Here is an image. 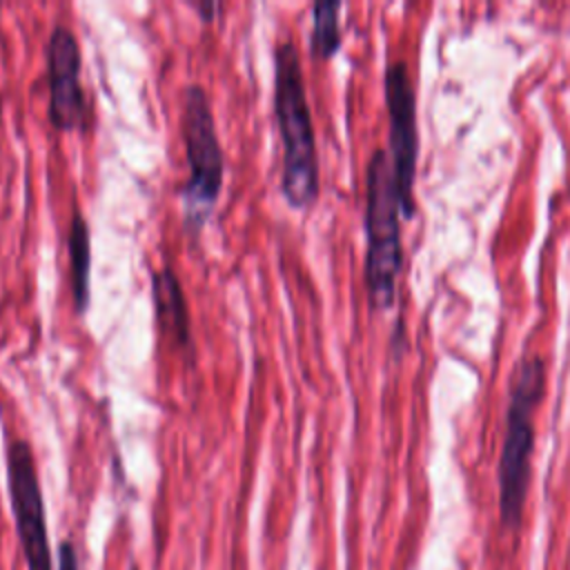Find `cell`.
Here are the masks:
<instances>
[{"label":"cell","instance_id":"6da1fadb","mask_svg":"<svg viewBox=\"0 0 570 570\" xmlns=\"http://www.w3.org/2000/svg\"><path fill=\"white\" fill-rule=\"evenodd\" d=\"M274 116L283 140L281 191L289 207L307 209L318 196V154L298 49L283 40L274 49Z\"/></svg>","mask_w":570,"mask_h":570},{"label":"cell","instance_id":"7a4b0ae2","mask_svg":"<svg viewBox=\"0 0 570 570\" xmlns=\"http://www.w3.org/2000/svg\"><path fill=\"white\" fill-rule=\"evenodd\" d=\"M546 387V361L523 356L512 374L505 436L499 456V510L508 528H519L530 483L534 410Z\"/></svg>","mask_w":570,"mask_h":570},{"label":"cell","instance_id":"3957f363","mask_svg":"<svg viewBox=\"0 0 570 570\" xmlns=\"http://www.w3.org/2000/svg\"><path fill=\"white\" fill-rule=\"evenodd\" d=\"M401 216L390 154L374 149L365 169V285L376 309L394 303L401 269Z\"/></svg>","mask_w":570,"mask_h":570},{"label":"cell","instance_id":"277c9868","mask_svg":"<svg viewBox=\"0 0 570 570\" xmlns=\"http://www.w3.org/2000/svg\"><path fill=\"white\" fill-rule=\"evenodd\" d=\"M180 131L189 167V174L180 187L183 223L189 236H198L218 200L225 171L212 102L200 85H189L183 91Z\"/></svg>","mask_w":570,"mask_h":570},{"label":"cell","instance_id":"5b68a950","mask_svg":"<svg viewBox=\"0 0 570 570\" xmlns=\"http://www.w3.org/2000/svg\"><path fill=\"white\" fill-rule=\"evenodd\" d=\"M7 485L27 570H53L36 459L24 439L7 443Z\"/></svg>","mask_w":570,"mask_h":570},{"label":"cell","instance_id":"8992f818","mask_svg":"<svg viewBox=\"0 0 570 570\" xmlns=\"http://www.w3.org/2000/svg\"><path fill=\"white\" fill-rule=\"evenodd\" d=\"M385 105L390 114V163L399 191L401 214H414V176L419 156L416 102L405 62H390L385 69Z\"/></svg>","mask_w":570,"mask_h":570},{"label":"cell","instance_id":"52a82bcc","mask_svg":"<svg viewBox=\"0 0 570 570\" xmlns=\"http://www.w3.org/2000/svg\"><path fill=\"white\" fill-rule=\"evenodd\" d=\"M47 85H49V120L58 131L85 129L89 105L80 85V45L67 24H56L45 47Z\"/></svg>","mask_w":570,"mask_h":570},{"label":"cell","instance_id":"ba28073f","mask_svg":"<svg viewBox=\"0 0 570 570\" xmlns=\"http://www.w3.org/2000/svg\"><path fill=\"white\" fill-rule=\"evenodd\" d=\"M151 298L156 309V321L163 334L185 354L194 356V334L191 318L183 285L171 269V265H163L151 272Z\"/></svg>","mask_w":570,"mask_h":570},{"label":"cell","instance_id":"9c48e42d","mask_svg":"<svg viewBox=\"0 0 570 570\" xmlns=\"http://www.w3.org/2000/svg\"><path fill=\"white\" fill-rule=\"evenodd\" d=\"M69 263H71V292L78 314H85L89 305V267H91V240H89V225L80 212H73L69 234Z\"/></svg>","mask_w":570,"mask_h":570},{"label":"cell","instance_id":"30bf717a","mask_svg":"<svg viewBox=\"0 0 570 570\" xmlns=\"http://www.w3.org/2000/svg\"><path fill=\"white\" fill-rule=\"evenodd\" d=\"M338 2L318 0L312 4V38L309 49L316 58H330L341 47V24H338Z\"/></svg>","mask_w":570,"mask_h":570},{"label":"cell","instance_id":"8fae6325","mask_svg":"<svg viewBox=\"0 0 570 570\" xmlns=\"http://www.w3.org/2000/svg\"><path fill=\"white\" fill-rule=\"evenodd\" d=\"M58 570H78V557H76V550L69 541H65L60 548H58Z\"/></svg>","mask_w":570,"mask_h":570},{"label":"cell","instance_id":"7c38bea8","mask_svg":"<svg viewBox=\"0 0 570 570\" xmlns=\"http://www.w3.org/2000/svg\"><path fill=\"white\" fill-rule=\"evenodd\" d=\"M191 7L200 13L203 20H212V18H214V11L218 9L216 2H191Z\"/></svg>","mask_w":570,"mask_h":570},{"label":"cell","instance_id":"4fadbf2b","mask_svg":"<svg viewBox=\"0 0 570 570\" xmlns=\"http://www.w3.org/2000/svg\"><path fill=\"white\" fill-rule=\"evenodd\" d=\"M134 570H136V568H134Z\"/></svg>","mask_w":570,"mask_h":570}]
</instances>
